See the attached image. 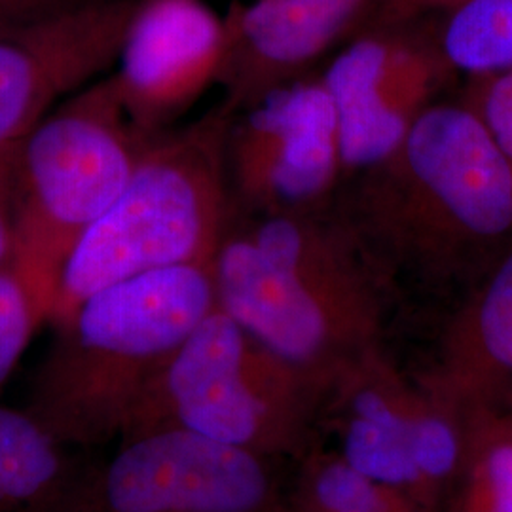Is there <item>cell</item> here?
<instances>
[{
  "label": "cell",
  "mask_w": 512,
  "mask_h": 512,
  "mask_svg": "<svg viewBox=\"0 0 512 512\" xmlns=\"http://www.w3.org/2000/svg\"><path fill=\"white\" fill-rule=\"evenodd\" d=\"M376 262L349 220L330 207L234 211L213 260L217 306L287 363L330 380L370 351Z\"/></svg>",
  "instance_id": "1"
},
{
  "label": "cell",
  "mask_w": 512,
  "mask_h": 512,
  "mask_svg": "<svg viewBox=\"0 0 512 512\" xmlns=\"http://www.w3.org/2000/svg\"><path fill=\"white\" fill-rule=\"evenodd\" d=\"M353 179L340 213L376 260L452 272L512 245L511 165L463 103H433L389 158Z\"/></svg>",
  "instance_id": "2"
},
{
  "label": "cell",
  "mask_w": 512,
  "mask_h": 512,
  "mask_svg": "<svg viewBox=\"0 0 512 512\" xmlns=\"http://www.w3.org/2000/svg\"><path fill=\"white\" fill-rule=\"evenodd\" d=\"M215 308L213 262L137 275L90 294L55 323L23 408L71 450L120 439L148 382Z\"/></svg>",
  "instance_id": "3"
},
{
  "label": "cell",
  "mask_w": 512,
  "mask_h": 512,
  "mask_svg": "<svg viewBox=\"0 0 512 512\" xmlns=\"http://www.w3.org/2000/svg\"><path fill=\"white\" fill-rule=\"evenodd\" d=\"M232 118L219 103L148 141L116 202L65 264L48 317L52 327L105 287L215 260L234 215L226 177Z\"/></svg>",
  "instance_id": "4"
},
{
  "label": "cell",
  "mask_w": 512,
  "mask_h": 512,
  "mask_svg": "<svg viewBox=\"0 0 512 512\" xmlns=\"http://www.w3.org/2000/svg\"><path fill=\"white\" fill-rule=\"evenodd\" d=\"M152 137L133 126L109 74L69 95L21 139L10 262L37 294L46 323L65 264L116 202Z\"/></svg>",
  "instance_id": "5"
},
{
  "label": "cell",
  "mask_w": 512,
  "mask_h": 512,
  "mask_svg": "<svg viewBox=\"0 0 512 512\" xmlns=\"http://www.w3.org/2000/svg\"><path fill=\"white\" fill-rule=\"evenodd\" d=\"M327 385L217 306L148 382L118 440L184 429L270 458L302 442L311 399Z\"/></svg>",
  "instance_id": "6"
},
{
  "label": "cell",
  "mask_w": 512,
  "mask_h": 512,
  "mask_svg": "<svg viewBox=\"0 0 512 512\" xmlns=\"http://www.w3.org/2000/svg\"><path fill=\"white\" fill-rule=\"evenodd\" d=\"M268 458L184 429L118 440L80 465L55 512H281Z\"/></svg>",
  "instance_id": "7"
},
{
  "label": "cell",
  "mask_w": 512,
  "mask_h": 512,
  "mask_svg": "<svg viewBox=\"0 0 512 512\" xmlns=\"http://www.w3.org/2000/svg\"><path fill=\"white\" fill-rule=\"evenodd\" d=\"M226 177L241 215L330 207L344 173L336 112L321 76H302L234 114Z\"/></svg>",
  "instance_id": "8"
},
{
  "label": "cell",
  "mask_w": 512,
  "mask_h": 512,
  "mask_svg": "<svg viewBox=\"0 0 512 512\" xmlns=\"http://www.w3.org/2000/svg\"><path fill=\"white\" fill-rule=\"evenodd\" d=\"M450 73L433 40L382 31L349 42L321 74L336 112L344 179L389 158Z\"/></svg>",
  "instance_id": "9"
},
{
  "label": "cell",
  "mask_w": 512,
  "mask_h": 512,
  "mask_svg": "<svg viewBox=\"0 0 512 512\" xmlns=\"http://www.w3.org/2000/svg\"><path fill=\"white\" fill-rule=\"evenodd\" d=\"M133 14L69 6L0 23V143L25 137L61 101L99 80L118 61Z\"/></svg>",
  "instance_id": "10"
},
{
  "label": "cell",
  "mask_w": 512,
  "mask_h": 512,
  "mask_svg": "<svg viewBox=\"0 0 512 512\" xmlns=\"http://www.w3.org/2000/svg\"><path fill=\"white\" fill-rule=\"evenodd\" d=\"M230 33L200 0H150L129 21L110 73L133 126L158 135L220 84Z\"/></svg>",
  "instance_id": "11"
},
{
  "label": "cell",
  "mask_w": 512,
  "mask_h": 512,
  "mask_svg": "<svg viewBox=\"0 0 512 512\" xmlns=\"http://www.w3.org/2000/svg\"><path fill=\"white\" fill-rule=\"evenodd\" d=\"M366 0H255L230 35L220 78L224 105L238 114L302 78L361 14Z\"/></svg>",
  "instance_id": "12"
},
{
  "label": "cell",
  "mask_w": 512,
  "mask_h": 512,
  "mask_svg": "<svg viewBox=\"0 0 512 512\" xmlns=\"http://www.w3.org/2000/svg\"><path fill=\"white\" fill-rule=\"evenodd\" d=\"M78 469L25 408L0 404V512H55Z\"/></svg>",
  "instance_id": "13"
},
{
  "label": "cell",
  "mask_w": 512,
  "mask_h": 512,
  "mask_svg": "<svg viewBox=\"0 0 512 512\" xmlns=\"http://www.w3.org/2000/svg\"><path fill=\"white\" fill-rule=\"evenodd\" d=\"M440 16L431 40L450 71H512V0H458Z\"/></svg>",
  "instance_id": "14"
},
{
  "label": "cell",
  "mask_w": 512,
  "mask_h": 512,
  "mask_svg": "<svg viewBox=\"0 0 512 512\" xmlns=\"http://www.w3.org/2000/svg\"><path fill=\"white\" fill-rule=\"evenodd\" d=\"M463 368L512 374V245L494 270L454 340Z\"/></svg>",
  "instance_id": "15"
},
{
  "label": "cell",
  "mask_w": 512,
  "mask_h": 512,
  "mask_svg": "<svg viewBox=\"0 0 512 512\" xmlns=\"http://www.w3.org/2000/svg\"><path fill=\"white\" fill-rule=\"evenodd\" d=\"M410 421L376 423L348 416L342 427V458L380 486H403L418 480L408 440Z\"/></svg>",
  "instance_id": "16"
},
{
  "label": "cell",
  "mask_w": 512,
  "mask_h": 512,
  "mask_svg": "<svg viewBox=\"0 0 512 512\" xmlns=\"http://www.w3.org/2000/svg\"><path fill=\"white\" fill-rule=\"evenodd\" d=\"M308 467L296 512H385L384 486L342 456L315 459Z\"/></svg>",
  "instance_id": "17"
},
{
  "label": "cell",
  "mask_w": 512,
  "mask_h": 512,
  "mask_svg": "<svg viewBox=\"0 0 512 512\" xmlns=\"http://www.w3.org/2000/svg\"><path fill=\"white\" fill-rule=\"evenodd\" d=\"M42 323H46V311L8 258L0 266V389L14 374Z\"/></svg>",
  "instance_id": "18"
},
{
  "label": "cell",
  "mask_w": 512,
  "mask_h": 512,
  "mask_svg": "<svg viewBox=\"0 0 512 512\" xmlns=\"http://www.w3.org/2000/svg\"><path fill=\"white\" fill-rule=\"evenodd\" d=\"M461 103L475 114L512 169V71L469 76Z\"/></svg>",
  "instance_id": "19"
},
{
  "label": "cell",
  "mask_w": 512,
  "mask_h": 512,
  "mask_svg": "<svg viewBox=\"0 0 512 512\" xmlns=\"http://www.w3.org/2000/svg\"><path fill=\"white\" fill-rule=\"evenodd\" d=\"M410 452L418 471L427 476L448 475L458 458V442L452 427L439 418L412 421L408 429Z\"/></svg>",
  "instance_id": "20"
},
{
  "label": "cell",
  "mask_w": 512,
  "mask_h": 512,
  "mask_svg": "<svg viewBox=\"0 0 512 512\" xmlns=\"http://www.w3.org/2000/svg\"><path fill=\"white\" fill-rule=\"evenodd\" d=\"M23 139V137H21ZM0 143V266L10 258L14 239V167L18 156L19 143Z\"/></svg>",
  "instance_id": "21"
},
{
  "label": "cell",
  "mask_w": 512,
  "mask_h": 512,
  "mask_svg": "<svg viewBox=\"0 0 512 512\" xmlns=\"http://www.w3.org/2000/svg\"><path fill=\"white\" fill-rule=\"evenodd\" d=\"M492 511L512 512V446H499L488 458Z\"/></svg>",
  "instance_id": "22"
},
{
  "label": "cell",
  "mask_w": 512,
  "mask_h": 512,
  "mask_svg": "<svg viewBox=\"0 0 512 512\" xmlns=\"http://www.w3.org/2000/svg\"><path fill=\"white\" fill-rule=\"evenodd\" d=\"M69 8V0H0V23L46 18Z\"/></svg>",
  "instance_id": "23"
},
{
  "label": "cell",
  "mask_w": 512,
  "mask_h": 512,
  "mask_svg": "<svg viewBox=\"0 0 512 512\" xmlns=\"http://www.w3.org/2000/svg\"><path fill=\"white\" fill-rule=\"evenodd\" d=\"M458 0H385L384 18L389 23H404L431 12H442Z\"/></svg>",
  "instance_id": "24"
},
{
  "label": "cell",
  "mask_w": 512,
  "mask_h": 512,
  "mask_svg": "<svg viewBox=\"0 0 512 512\" xmlns=\"http://www.w3.org/2000/svg\"><path fill=\"white\" fill-rule=\"evenodd\" d=\"M281 512H285V511H281Z\"/></svg>",
  "instance_id": "25"
}]
</instances>
